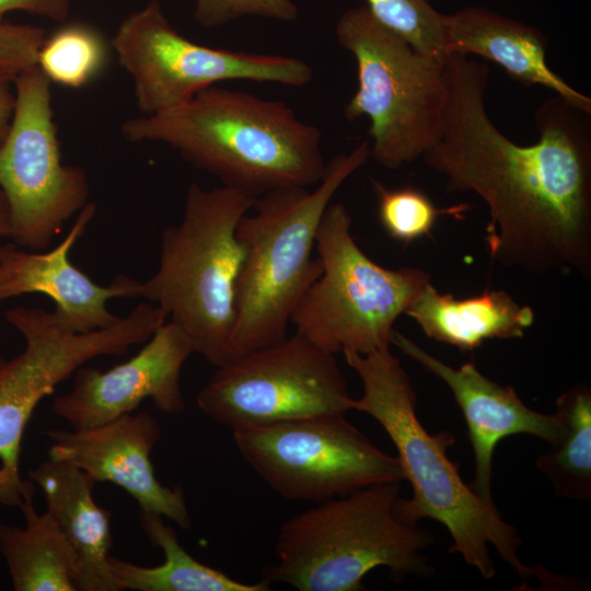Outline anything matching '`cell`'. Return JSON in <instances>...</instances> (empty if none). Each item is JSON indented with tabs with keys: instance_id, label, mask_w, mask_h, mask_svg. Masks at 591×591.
<instances>
[{
	"instance_id": "1",
	"label": "cell",
	"mask_w": 591,
	"mask_h": 591,
	"mask_svg": "<svg viewBox=\"0 0 591 591\" xmlns=\"http://www.w3.org/2000/svg\"><path fill=\"white\" fill-rule=\"evenodd\" d=\"M442 132L422 155L447 192L487 206L485 242L498 264L532 274L591 278V113L554 95L534 113L536 142H513L486 109L489 68L452 54L444 62Z\"/></svg>"
},
{
	"instance_id": "2",
	"label": "cell",
	"mask_w": 591,
	"mask_h": 591,
	"mask_svg": "<svg viewBox=\"0 0 591 591\" xmlns=\"http://www.w3.org/2000/svg\"><path fill=\"white\" fill-rule=\"evenodd\" d=\"M129 142H157L255 197L321 181L322 134L282 101L209 86L171 109L127 119Z\"/></svg>"
},
{
	"instance_id": "3",
	"label": "cell",
	"mask_w": 591,
	"mask_h": 591,
	"mask_svg": "<svg viewBox=\"0 0 591 591\" xmlns=\"http://www.w3.org/2000/svg\"><path fill=\"white\" fill-rule=\"evenodd\" d=\"M347 364L362 382L363 393L352 398L351 409L373 417L397 450L404 478L412 486L408 499L398 497L395 513L405 523L417 525L432 519L452 537L450 553L460 554L484 579L495 576L491 545L523 581L535 571L519 555L522 542L493 501L483 499L466 484L459 464L448 455L454 437L448 431L429 433L416 414V393L401 360L390 348L366 355L344 351Z\"/></svg>"
},
{
	"instance_id": "4",
	"label": "cell",
	"mask_w": 591,
	"mask_h": 591,
	"mask_svg": "<svg viewBox=\"0 0 591 591\" xmlns=\"http://www.w3.org/2000/svg\"><path fill=\"white\" fill-rule=\"evenodd\" d=\"M369 158L370 143L364 140L326 162L313 190L292 187L265 193L256 199L253 213L241 219L236 234L246 255L224 362L288 336L296 308L322 273L318 257H313L321 219L340 186Z\"/></svg>"
},
{
	"instance_id": "5",
	"label": "cell",
	"mask_w": 591,
	"mask_h": 591,
	"mask_svg": "<svg viewBox=\"0 0 591 591\" xmlns=\"http://www.w3.org/2000/svg\"><path fill=\"white\" fill-rule=\"evenodd\" d=\"M257 198L225 185L190 184L181 221L162 232L155 273L140 282V297L158 305L184 331L194 352L215 367L227 358L236 317L246 255L237 225Z\"/></svg>"
},
{
	"instance_id": "6",
	"label": "cell",
	"mask_w": 591,
	"mask_h": 591,
	"mask_svg": "<svg viewBox=\"0 0 591 591\" xmlns=\"http://www.w3.org/2000/svg\"><path fill=\"white\" fill-rule=\"evenodd\" d=\"M399 489V483L373 485L289 518L278 531L277 563L262 580L300 591H359L382 566L395 578L429 575V533L396 515Z\"/></svg>"
},
{
	"instance_id": "7",
	"label": "cell",
	"mask_w": 591,
	"mask_h": 591,
	"mask_svg": "<svg viewBox=\"0 0 591 591\" xmlns=\"http://www.w3.org/2000/svg\"><path fill=\"white\" fill-rule=\"evenodd\" d=\"M335 33L357 67V90L344 114L350 121L370 119V158L396 170L422 157L442 132L444 62L417 51L366 5L346 10Z\"/></svg>"
},
{
	"instance_id": "8",
	"label": "cell",
	"mask_w": 591,
	"mask_h": 591,
	"mask_svg": "<svg viewBox=\"0 0 591 591\" xmlns=\"http://www.w3.org/2000/svg\"><path fill=\"white\" fill-rule=\"evenodd\" d=\"M351 217L331 202L316 233L322 273L296 308V333L332 354L390 348L393 325L431 281L416 267L385 268L354 240Z\"/></svg>"
},
{
	"instance_id": "9",
	"label": "cell",
	"mask_w": 591,
	"mask_h": 591,
	"mask_svg": "<svg viewBox=\"0 0 591 591\" xmlns=\"http://www.w3.org/2000/svg\"><path fill=\"white\" fill-rule=\"evenodd\" d=\"M5 316L25 339L23 351L0 367V461L7 479L2 505L19 507L26 483L20 477L21 443L39 402L90 360L121 356L144 344L167 317L147 302L112 326L74 333L38 308H12Z\"/></svg>"
},
{
	"instance_id": "10",
	"label": "cell",
	"mask_w": 591,
	"mask_h": 591,
	"mask_svg": "<svg viewBox=\"0 0 591 591\" xmlns=\"http://www.w3.org/2000/svg\"><path fill=\"white\" fill-rule=\"evenodd\" d=\"M111 46L131 78L135 103L142 115L176 107L223 81L304 86L313 77L310 65L296 57L197 44L170 23L158 0L128 14Z\"/></svg>"
},
{
	"instance_id": "11",
	"label": "cell",
	"mask_w": 591,
	"mask_h": 591,
	"mask_svg": "<svg viewBox=\"0 0 591 591\" xmlns=\"http://www.w3.org/2000/svg\"><path fill=\"white\" fill-rule=\"evenodd\" d=\"M237 450L277 494L322 502L405 480L397 456L376 448L343 414L233 429Z\"/></svg>"
},
{
	"instance_id": "12",
	"label": "cell",
	"mask_w": 591,
	"mask_h": 591,
	"mask_svg": "<svg viewBox=\"0 0 591 591\" xmlns=\"http://www.w3.org/2000/svg\"><path fill=\"white\" fill-rule=\"evenodd\" d=\"M51 82L36 66L14 78L15 105L0 144V188L18 246L43 251L89 201L84 170L61 161Z\"/></svg>"
},
{
	"instance_id": "13",
	"label": "cell",
	"mask_w": 591,
	"mask_h": 591,
	"mask_svg": "<svg viewBox=\"0 0 591 591\" xmlns=\"http://www.w3.org/2000/svg\"><path fill=\"white\" fill-rule=\"evenodd\" d=\"M216 368L197 406L232 430L351 410L335 354L298 333Z\"/></svg>"
},
{
	"instance_id": "14",
	"label": "cell",
	"mask_w": 591,
	"mask_h": 591,
	"mask_svg": "<svg viewBox=\"0 0 591 591\" xmlns=\"http://www.w3.org/2000/svg\"><path fill=\"white\" fill-rule=\"evenodd\" d=\"M192 343L174 322L166 321L130 359L106 371L82 366L72 387L55 397L51 410L72 429H86L134 413L144 399L162 413L185 410L181 389Z\"/></svg>"
},
{
	"instance_id": "15",
	"label": "cell",
	"mask_w": 591,
	"mask_h": 591,
	"mask_svg": "<svg viewBox=\"0 0 591 591\" xmlns=\"http://www.w3.org/2000/svg\"><path fill=\"white\" fill-rule=\"evenodd\" d=\"M48 459L85 472L96 483H112L128 493L140 510L165 517L182 529L192 526L183 489L155 477L150 454L161 436L148 412L130 413L86 429L51 428Z\"/></svg>"
},
{
	"instance_id": "16",
	"label": "cell",
	"mask_w": 591,
	"mask_h": 591,
	"mask_svg": "<svg viewBox=\"0 0 591 591\" xmlns=\"http://www.w3.org/2000/svg\"><path fill=\"white\" fill-rule=\"evenodd\" d=\"M95 213V204L89 201L63 240L49 251H30L14 243L0 245L1 301L28 293L45 294L54 301L53 314L60 325L74 333H89L118 322L120 317L107 309V302L140 297V282L117 276L108 286H101L69 259L71 248L84 235Z\"/></svg>"
},
{
	"instance_id": "17",
	"label": "cell",
	"mask_w": 591,
	"mask_h": 591,
	"mask_svg": "<svg viewBox=\"0 0 591 591\" xmlns=\"http://www.w3.org/2000/svg\"><path fill=\"white\" fill-rule=\"evenodd\" d=\"M391 344L440 378L452 391L465 418L474 453L475 477L471 486L483 499L493 501V457L498 442L519 433L535 436L548 443L557 437L559 420L555 414L529 408L512 386L488 379L474 362L454 369L396 331L392 333Z\"/></svg>"
},
{
	"instance_id": "18",
	"label": "cell",
	"mask_w": 591,
	"mask_h": 591,
	"mask_svg": "<svg viewBox=\"0 0 591 591\" xmlns=\"http://www.w3.org/2000/svg\"><path fill=\"white\" fill-rule=\"evenodd\" d=\"M445 36L449 55L488 59L519 83L544 86L591 113V99L549 68L547 39L536 27L482 7H466L445 14Z\"/></svg>"
},
{
	"instance_id": "19",
	"label": "cell",
	"mask_w": 591,
	"mask_h": 591,
	"mask_svg": "<svg viewBox=\"0 0 591 591\" xmlns=\"http://www.w3.org/2000/svg\"><path fill=\"white\" fill-rule=\"evenodd\" d=\"M42 489L55 521L77 564L80 591H118L109 565L111 512L93 498L95 482L77 466L48 459L28 471Z\"/></svg>"
},
{
	"instance_id": "20",
	"label": "cell",
	"mask_w": 591,
	"mask_h": 591,
	"mask_svg": "<svg viewBox=\"0 0 591 591\" xmlns=\"http://www.w3.org/2000/svg\"><path fill=\"white\" fill-rule=\"evenodd\" d=\"M429 338L473 351L488 339L521 338L535 313L502 290H485L457 299L439 292L431 281L405 312Z\"/></svg>"
},
{
	"instance_id": "21",
	"label": "cell",
	"mask_w": 591,
	"mask_h": 591,
	"mask_svg": "<svg viewBox=\"0 0 591 591\" xmlns=\"http://www.w3.org/2000/svg\"><path fill=\"white\" fill-rule=\"evenodd\" d=\"M34 483L26 480L23 500L25 526L0 522V554L15 591H78L72 549L48 514L33 505Z\"/></svg>"
},
{
	"instance_id": "22",
	"label": "cell",
	"mask_w": 591,
	"mask_h": 591,
	"mask_svg": "<svg viewBox=\"0 0 591 591\" xmlns=\"http://www.w3.org/2000/svg\"><path fill=\"white\" fill-rule=\"evenodd\" d=\"M140 526L152 546L161 548L164 560L153 567L139 566L117 557L109 565L119 590L134 591H268L270 584L240 582L195 559L178 541L174 528L163 517L140 512Z\"/></svg>"
},
{
	"instance_id": "23",
	"label": "cell",
	"mask_w": 591,
	"mask_h": 591,
	"mask_svg": "<svg viewBox=\"0 0 591 591\" xmlns=\"http://www.w3.org/2000/svg\"><path fill=\"white\" fill-rule=\"evenodd\" d=\"M555 415L559 431L536 466L558 496L587 500L591 496L590 389L580 384L559 395Z\"/></svg>"
},
{
	"instance_id": "24",
	"label": "cell",
	"mask_w": 591,
	"mask_h": 591,
	"mask_svg": "<svg viewBox=\"0 0 591 591\" xmlns=\"http://www.w3.org/2000/svg\"><path fill=\"white\" fill-rule=\"evenodd\" d=\"M106 57V45L97 30L70 23L46 36L38 51L37 67L51 83L78 89L102 71Z\"/></svg>"
},
{
	"instance_id": "25",
	"label": "cell",
	"mask_w": 591,
	"mask_h": 591,
	"mask_svg": "<svg viewBox=\"0 0 591 591\" xmlns=\"http://www.w3.org/2000/svg\"><path fill=\"white\" fill-rule=\"evenodd\" d=\"M378 197L379 221L393 240L409 244L429 236L441 216L462 217L468 205L438 208L422 190L414 186L389 188L372 181Z\"/></svg>"
},
{
	"instance_id": "26",
	"label": "cell",
	"mask_w": 591,
	"mask_h": 591,
	"mask_svg": "<svg viewBox=\"0 0 591 591\" xmlns=\"http://www.w3.org/2000/svg\"><path fill=\"white\" fill-rule=\"evenodd\" d=\"M366 7L420 54L440 62L449 57L445 14L428 0H366Z\"/></svg>"
},
{
	"instance_id": "27",
	"label": "cell",
	"mask_w": 591,
	"mask_h": 591,
	"mask_svg": "<svg viewBox=\"0 0 591 591\" xmlns=\"http://www.w3.org/2000/svg\"><path fill=\"white\" fill-rule=\"evenodd\" d=\"M196 22L208 28L218 27L244 16H257L280 22L298 18L293 0H193Z\"/></svg>"
},
{
	"instance_id": "28",
	"label": "cell",
	"mask_w": 591,
	"mask_h": 591,
	"mask_svg": "<svg viewBox=\"0 0 591 591\" xmlns=\"http://www.w3.org/2000/svg\"><path fill=\"white\" fill-rule=\"evenodd\" d=\"M46 38L43 27L0 22V66L14 76L37 66L38 51Z\"/></svg>"
},
{
	"instance_id": "29",
	"label": "cell",
	"mask_w": 591,
	"mask_h": 591,
	"mask_svg": "<svg viewBox=\"0 0 591 591\" xmlns=\"http://www.w3.org/2000/svg\"><path fill=\"white\" fill-rule=\"evenodd\" d=\"M72 0H0V22L13 11H23L49 19L63 21L68 18Z\"/></svg>"
},
{
	"instance_id": "30",
	"label": "cell",
	"mask_w": 591,
	"mask_h": 591,
	"mask_svg": "<svg viewBox=\"0 0 591 591\" xmlns=\"http://www.w3.org/2000/svg\"><path fill=\"white\" fill-rule=\"evenodd\" d=\"M14 78L13 73L0 66V144L9 130L14 112Z\"/></svg>"
},
{
	"instance_id": "31",
	"label": "cell",
	"mask_w": 591,
	"mask_h": 591,
	"mask_svg": "<svg viewBox=\"0 0 591 591\" xmlns=\"http://www.w3.org/2000/svg\"><path fill=\"white\" fill-rule=\"evenodd\" d=\"M11 222L7 198L0 188V237L10 236Z\"/></svg>"
},
{
	"instance_id": "32",
	"label": "cell",
	"mask_w": 591,
	"mask_h": 591,
	"mask_svg": "<svg viewBox=\"0 0 591 591\" xmlns=\"http://www.w3.org/2000/svg\"><path fill=\"white\" fill-rule=\"evenodd\" d=\"M5 474L3 473L2 468L0 467V503H2L3 496H4V489H5Z\"/></svg>"
},
{
	"instance_id": "33",
	"label": "cell",
	"mask_w": 591,
	"mask_h": 591,
	"mask_svg": "<svg viewBox=\"0 0 591 591\" xmlns=\"http://www.w3.org/2000/svg\"><path fill=\"white\" fill-rule=\"evenodd\" d=\"M0 302H1V299H0ZM5 362V360L2 358V356L0 355V367Z\"/></svg>"
}]
</instances>
